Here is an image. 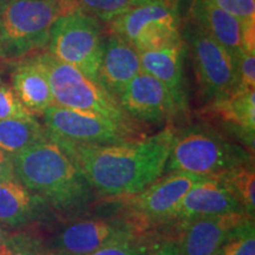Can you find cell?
<instances>
[{
	"label": "cell",
	"mask_w": 255,
	"mask_h": 255,
	"mask_svg": "<svg viewBox=\"0 0 255 255\" xmlns=\"http://www.w3.org/2000/svg\"><path fill=\"white\" fill-rule=\"evenodd\" d=\"M174 128L116 144H82L49 132L91 189L105 197H129L164 175Z\"/></svg>",
	"instance_id": "obj_1"
},
{
	"label": "cell",
	"mask_w": 255,
	"mask_h": 255,
	"mask_svg": "<svg viewBox=\"0 0 255 255\" xmlns=\"http://www.w3.org/2000/svg\"><path fill=\"white\" fill-rule=\"evenodd\" d=\"M15 178L32 194L62 212H79L94 190L69 156L52 139L12 156Z\"/></svg>",
	"instance_id": "obj_2"
},
{
	"label": "cell",
	"mask_w": 255,
	"mask_h": 255,
	"mask_svg": "<svg viewBox=\"0 0 255 255\" xmlns=\"http://www.w3.org/2000/svg\"><path fill=\"white\" fill-rule=\"evenodd\" d=\"M248 164H253L250 150L208 124L197 123L174 130L164 174L178 171L208 177Z\"/></svg>",
	"instance_id": "obj_3"
},
{
	"label": "cell",
	"mask_w": 255,
	"mask_h": 255,
	"mask_svg": "<svg viewBox=\"0 0 255 255\" xmlns=\"http://www.w3.org/2000/svg\"><path fill=\"white\" fill-rule=\"evenodd\" d=\"M66 11L60 0H5L0 5V59L11 63L43 52L53 24Z\"/></svg>",
	"instance_id": "obj_4"
},
{
	"label": "cell",
	"mask_w": 255,
	"mask_h": 255,
	"mask_svg": "<svg viewBox=\"0 0 255 255\" xmlns=\"http://www.w3.org/2000/svg\"><path fill=\"white\" fill-rule=\"evenodd\" d=\"M36 56L46 69L56 105L103 116L127 129L143 133L138 123L122 109L120 102L100 83L92 81L75 66L59 62L47 52Z\"/></svg>",
	"instance_id": "obj_5"
},
{
	"label": "cell",
	"mask_w": 255,
	"mask_h": 255,
	"mask_svg": "<svg viewBox=\"0 0 255 255\" xmlns=\"http://www.w3.org/2000/svg\"><path fill=\"white\" fill-rule=\"evenodd\" d=\"M102 24L78 6L64 12L51 28L45 52L59 62L75 66L98 83V70L107 34Z\"/></svg>",
	"instance_id": "obj_6"
},
{
	"label": "cell",
	"mask_w": 255,
	"mask_h": 255,
	"mask_svg": "<svg viewBox=\"0 0 255 255\" xmlns=\"http://www.w3.org/2000/svg\"><path fill=\"white\" fill-rule=\"evenodd\" d=\"M107 25L138 51L171 45L182 39L180 0H143Z\"/></svg>",
	"instance_id": "obj_7"
},
{
	"label": "cell",
	"mask_w": 255,
	"mask_h": 255,
	"mask_svg": "<svg viewBox=\"0 0 255 255\" xmlns=\"http://www.w3.org/2000/svg\"><path fill=\"white\" fill-rule=\"evenodd\" d=\"M182 38L193 59L203 103L208 105L225 100L237 90L238 64L225 47L191 21L184 28Z\"/></svg>",
	"instance_id": "obj_8"
},
{
	"label": "cell",
	"mask_w": 255,
	"mask_h": 255,
	"mask_svg": "<svg viewBox=\"0 0 255 255\" xmlns=\"http://www.w3.org/2000/svg\"><path fill=\"white\" fill-rule=\"evenodd\" d=\"M43 116L44 127L51 135L82 144H116L144 137L103 116L56 104L47 108Z\"/></svg>",
	"instance_id": "obj_9"
},
{
	"label": "cell",
	"mask_w": 255,
	"mask_h": 255,
	"mask_svg": "<svg viewBox=\"0 0 255 255\" xmlns=\"http://www.w3.org/2000/svg\"><path fill=\"white\" fill-rule=\"evenodd\" d=\"M203 177L178 171L164 174L145 189L128 197V220L136 229L137 226L171 221L186 194Z\"/></svg>",
	"instance_id": "obj_10"
},
{
	"label": "cell",
	"mask_w": 255,
	"mask_h": 255,
	"mask_svg": "<svg viewBox=\"0 0 255 255\" xmlns=\"http://www.w3.org/2000/svg\"><path fill=\"white\" fill-rule=\"evenodd\" d=\"M119 102L137 123H163L184 116L174 95L163 83L144 71L138 72L127 85Z\"/></svg>",
	"instance_id": "obj_11"
},
{
	"label": "cell",
	"mask_w": 255,
	"mask_h": 255,
	"mask_svg": "<svg viewBox=\"0 0 255 255\" xmlns=\"http://www.w3.org/2000/svg\"><path fill=\"white\" fill-rule=\"evenodd\" d=\"M137 231L128 219H84L60 229L47 246L52 255H90L113 239Z\"/></svg>",
	"instance_id": "obj_12"
},
{
	"label": "cell",
	"mask_w": 255,
	"mask_h": 255,
	"mask_svg": "<svg viewBox=\"0 0 255 255\" xmlns=\"http://www.w3.org/2000/svg\"><path fill=\"white\" fill-rule=\"evenodd\" d=\"M246 218L250 216L235 213L181 222L176 240L178 255H218L233 229Z\"/></svg>",
	"instance_id": "obj_13"
},
{
	"label": "cell",
	"mask_w": 255,
	"mask_h": 255,
	"mask_svg": "<svg viewBox=\"0 0 255 255\" xmlns=\"http://www.w3.org/2000/svg\"><path fill=\"white\" fill-rule=\"evenodd\" d=\"M242 213V207L227 188L214 177H203L194 184L181 201L171 221L178 223L189 220Z\"/></svg>",
	"instance_id": "obj_14"
},
{
	"label": "cell",
	"mask_w": 255,
	"mask_h": 255,
	"mask_svg": "<svg viewBox=\"0 0 255 255\" xmlns=\"http://www.w3.org/2000/svg\"><path fill=\"white\" fill-rule=\"evenodd\" d=\"M141 71L139 51L113 32L105 34L98 70L102 87L119 101L127 85Z\"/></svg>",
	"instance_id": "obj_15"
},
{
	"label": "cell",
	"mask_w": 255,
	"mask_h": 255,
	"mask_svg": "<svg viewBox=\"0 0 255 255\" xmlns=\"http://www.w3.org/2000/svg\"><path fill=\"white\" fill-rule=\"evenodd\" d=\"M11 87L25 109L32 115H43L47 108L55 104L46 69L38 59L31 56L11 62Z\"/></svg>",
	"instance_id": "obj_16"
},
{
	"label": "cell",
	"mask_w": 255,
	"mask_h": 255,
	"mask_svg": "<svg viewBox=\"0 0 255 255\" xmlns=\"http://www.w3.org/2000/svg\"><path fill=\"white\" fill-rule=\"evenodd\" d=\"M187 49L183 38L171 45L156 50L139 51L141 69L163 83L183 110L188 109L184 89V57Z\"/></svg>",
	"instance_id": "obj_17"
},
{
	"label": "cell",
	"mask_w": 255,
	"mask_h": 255,
	"mask_svg": "<svg viewBox=\"0 0 255 255\" xmlns=\"http://www.w3.org/2000/svg\"><path fill=\"white\" fill-rule=\"evenodd\" d=\"M191 23L207 32L222 45L238 64L242 50V21L210 2L209 0H193L189 9Z\"/></svg>",
	"instance_id": "obj_18"
},
{
	"label": "cell",
	"mask_w": 255,
	"mask_h": 255,
	"mask_svg": "<svg viewBox=\"0 0 255 255\" xmlns=\"http://www.w3.org/2000/svg\"><path fill=\"white\" fill-rule=\"evenodd\" d=\"M206 114L215 117L228 131L240 139L247 150L254 149L255 94L254 90L237 89L225 100L206 105Z\"/></svg>",
	"instance_id": "obj_19"
},
{
	"label": "cell",
	"mask_w": 255,
	"mask_h": 255,
	"mask_svg": "<svg viewBox=\"0 0 255 255\" xmlns=\"http://www.w3.org/2000/svg\"><path fill=\"white\" fill-rule=\"evenodd\" d=\"M49 207L18 180L0 183V225L19 227L41 220Z\"/></svg>",
	"instance_id": "obj_20"
},
{
	"label": "cell",
	"mask_w": 255,
	"mask_h": 255,
	"mask_svg": "<svg viewBox=\"0 0 255 255\" xmlns=\"http://www.w3.org/2000/svg\"><path fill=\"white\" fill-rule=\"evenodd\" d=\"M49 139L46 128L34 116L0 121V149L13 156Z\"/></svg>",
	"instance_id": "obj_21"
},
{
	"label": "cell",
	"mask_w": 255,
	"mask_h": 255,
	"mask_svg": "<svg viewBox=\"0 0 255 255\" xmlns=\"http://www.w3.org/2000/svg\"><path fill=\"white\" fill-rule=\"evenodd\" d=\"M210 177H214L227 188L239 201L245 214L254 219L255 173L253 164L228 169Z\"/></svg>",
	"instance_id": "obj_22"
},
{
	"label": "cell",
	"mask_w": 255,
	"mask_h": 255,
	"mask_svg": "<svg viewBox=\"0 0 255 255\" xmlns=\"http://www.w3.org/2000/svg\"><path fill=\"white\" fill-rule=\"evenodd\" d=\"M218 255H255L254 219L246 218L233 229Z\"/></svg>",
	"instance_id": "obj_23"
},
{
	"label": "cell",
	"mask_w": 255,
	"mask_h": 255,
	"mask_svg": "<svg viewBox=\"0 0 255 255\" xmlns=\"http://www.w3.org/2000/svg\"><path fill=\"white\" fill-rule=\"evenodd\" d=\"M75 1L79 8L107 25L143 0H75Z\"/></svg>",
	"instance_id": "obj_24"
},
{
	"label": "cell",
	"mask_w": 255,
	"mask_h": 255,
	"mask_svg": "<svg viewBox=\"0 0 255 255\" xmlns=\"http://www.w3.org/2000/svg\"><path fill=\"white\" fill-rule=\"evenodd\" d=\"M149 250L150 244L133 231L113 239L90 255H149Z\"/></svg>",
	"instance_id": "obj_25"
},
{
	"label": "cell",
	"mask_w": 255,
	"mask_h": 255,
	"mask_svg": "<svg viewBox=\"0 0 255 255\" xmlns=\"http://www.w3.org/2000/svg\"><path fill=\"white\" fill-rule=\"evenodd\" d=\"M0 255H52L43 240L27 233H14L0 245Z\"/></svg>",
	"instance_id": "obj_26"
},
{
	"label": "cell",
	"mask_w": 255,
	"mask_h": 255,
	"mask_svg": "<svg viewBox=\"0 0 255 255\" xmlns=\"http://www.w3.org/2000/svg\"><path fill=\"white\" fill-rule=\"evenodd\" d=\"M33 116L25 109L13 89L0 77V121Z\"/></svg>",
	"instance_id": "obj_27"
},
{
	"label": "cell",
	"mask_w": 255,
	"mask_h": 255,
	"mask_svg": "<svg viewBox=\"0 0 255 255\" xmlns=\"http://www.w3.org/2000/svg\"><path fill=\"white\" fill-rule=\"evenodd\" d=\"M210 2L245 21H255V0H209Z\"/></svg>",
	"instance_id": "obj_28"
},
{
	"label": "cell",
	"mask_w": 255,
	"mask_h": 255,
	"mask_svg": "<svg viewBox=\"0 0 255 255\" xmlns=\"http://www.w3.org/2000/svg\"><path fill=\"white\" fill-rule=\"evenodd\" d=\"M239 87L242 90H254L255 87V50H244L238 60Z\"/></svg>",
	"instance_id": "obj_29"
},
{
	"label": "cell",
	"mask_w": 255,
	"mask_h": 255,
	"mask_svg": "<svg viewBox=\"0 0 255 255\" xmlns=\"http://www.w3.org/2000/svg\"><path fill=\"white\" fill-rule=\"evenodd\" d=\"M17 180L14 175L12 156L0 149V183Z\"/></svg>",
	"instance_id": "obj_30"
},
{
	"label": "cell",
	"mask_w": 255,
	"mask_h": 255,
	"mask_svg": "<svg viewBox=\"0 0 255 255\" xmlns=\"http://www.w3.org/2000/svg\"><path fill=\"white\" fill-rule=\"evenodd\" d=\"M149 255H178L176 241L162 240L150 245Z\"/></svg>",
	"instance_id": "obj_31"
},
{
	"label": "cell",
	"mask_w": 255,
	"mask_h": 255,
	"mask_svg": "<svg viewBox=\"0 0 255 255\" xmlns=\"http://www.w3.org/2000/svg\"><path fill=\"white\" fill-rule=\"evenodd\" d=\"M8 235H9V233L6 231L4 227H2V225H0V245H1L2 242H4L6 239L8 238Z\"/></svg>",
	"instance_id": "obj_32"
},
{
	"label": "cell",
	"mask_w": 255,
	"mask_h": 255,
	"mask_svg": "<svg viewBox=\"0 0 255 255\" xmlns=\"http://www.w3.org/2000/svg\"><path fill=\"white\" fill-rule=\"evenodd\" d=\"M60 1L63 2L64 6H65L68 9H72L75 7H77V5H76V1L75 0H60Z\"/></svg>",
	"instance_id": "obj_33"
},
{
	"label": "cell",
	"mask_w": 255,
	"mask_h": 255,
	"mask_svg": "<svg viewBox=\"0 0 255 255\" xmlns=\"http://www.w3.org/2000/svg\"><path fill=\"white\" fill-rule=\"evenodd\" d=\"M2 64H4V62L0 59V73H1V71H2Z\"/></svg>",
	"instance_id": "obj_34"
},
{
	"label": "cell",
	"mask_w": 255,
	"mask_h": 255,
	"mask_svg": "<svg viewBox=\"0 0 255 255\" xmlns=\"http://www.w3.org/2000/svg\"><path fill=\"white\" fill-rule=\"evenodd\" d=\"M4 1H5V0H0V5H1Z\"/></svg>",
	"instance_id": "obj_35"
}]
</instances>
